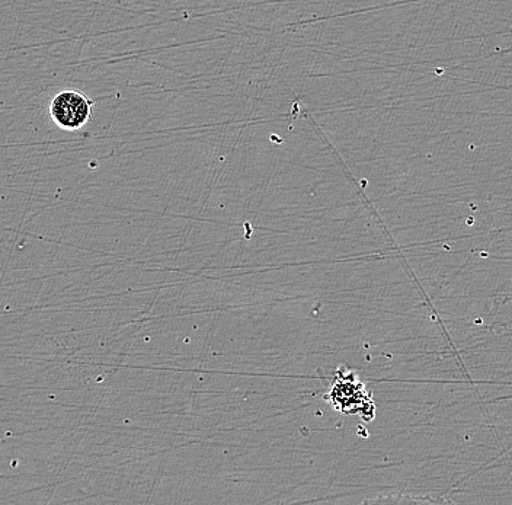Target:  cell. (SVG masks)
<instances>
[{
  "mask_svg": "<svg viewBox=\"0 0 512 505\" xmlns=\"http://www.w3.org/2000/svg\"><path fill=\"white\" fill-rule=\"evenodd\" d=\"M323 399L339 414L360 415L364 421H373L376 417L373 395L360 376L345 367L336 370L331 388Z\"/></svg>",
  "mask_w": 512,
  "mask_h": 505,
  "instance_id": "cell-1",
  "label": "cell"
},
{
  "mask_svg": "<svg viewBox=\"0 0 512 505\" xmlns=\"http://www.w3.org/2000/svg\"><path fill=\"white\" fill-rule=\"evenodd\" d=\"M94 104L95 102L83 92L66 89L51 99L48 114L59 129L76 131L89 123Z\"/></svg>",
  "mask_w": 512,
  "mask_h": 505,
  "instance_id": "cell-2",
  "label": "cell"
}]
</instances>
